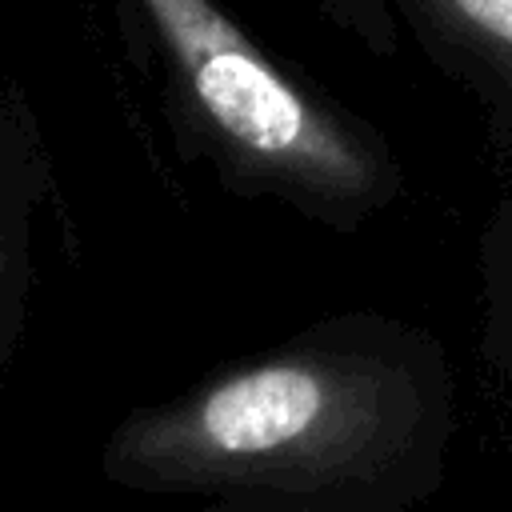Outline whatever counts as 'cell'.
Wrapping results in <instances>:
<instances>
[{
	"label": "cell",
	"instance_id": "obj_1",
	"mask_svg": "<svg viewBox=\"0 0 512 512\" xmlns=\"http://www.w3.org/2000/svg\"><path fill=\"white\" fill-rule=\"evenodd\" d=\"M416 424L420 392L400 364L292 352L128 416L108 440L104 472L128 488L312 492L384 468Z\"/></svg>",
	"mask_w": 512,
	"mask_h": 512
},
{
	"label": "cell",
	"instance_id": "obj_2",
	"mask_svg": "<svg viewBox=\"0 0 512 512\" xmlns=\"http://www.w3.org/2000/svg\"><path fill=\"white\" fill-rule=\"evenodd\" d=\"M188 100L252 168L316 200L364 204L384 168L364 140L312 104L212 0H136Z\"/></svg>",
	"mask_w": 512,
	"mask_h": 512
},
{
	"label": "cell",
	"instance_id": "obj_3",
	"mask_svg": "<svg viewBox=\"0 0 512 512\" xmlns=\"http://www.w3.org/2000/svg\"><path fill=\"white\" fill-rule=\"evenodd\" d=\"M444 8L472 44L492 52L496 64L512 72V0H444Z\"/></svg>",
	"mask_w": 512,
	"mask_h": 512
},
{
	"label": "cell",
	"instance_id": "obj_4",
	"mask_svg": "<svg viewBox=\"0 0 512 512\" xmlns=\"http://www.w3.org/2000/svg\"><path fill=\"white\" fill-rule=\"evenodd\" d=\"M24 220H28V196L16 192V176H0V288L12 272L16 248L24 244Z\"/></svg>",
	"mask_w": 512,
	"mask_h": 512
}]
</instances>
